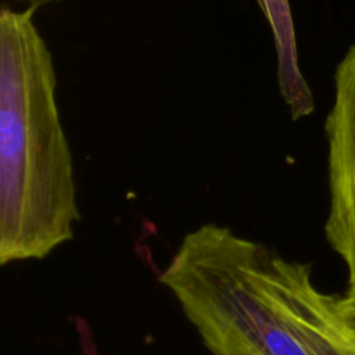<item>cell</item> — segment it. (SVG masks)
I'll return each instance as SVG.
<instances>
[{"label":"cell","mask_w":355,"mask_h":355,"mask_svg":"<svg viewBox=\"0 0 355 355\" xmlns=\"http://www.w3.org/2000/svg\"><path fill=\"white\" fill-rule=\"evenodd\" d=\"M35 11H0L1 265L46 258L80 220L54 60Z\"/></svg>","instance_id":"obj_1"},{"label":"cell","mask_w":355,"mask_h":355,"mask_svg":"<svg viewBox=\"0 0 355 355\" xmlns=\"http://www.w3.org/2000/svg\"><path fill=\"white\" fill-rule=\"evenodd\" d=\"M330 207L324 234L355 286V43L334 73V103L324 122Z\"/></svg>","instance_id":"obj_3"},{"label":"cell","mask_w":355,"mask_h":355,"mask_svg":"<svg viewBox=\"0 0 355 355\" xmlns=\"http://www.w3.org/2000/svg\"><path fill=\"white\" fill-rule=\"evenodd\" d=\"M15 3H24L26 4V7H31V8H40L43 6H49V4H53V3H58L61 0H12Z\"/></svg>","instance_id":"obj_6"},{"label":"cell","mask_w":355,"mask_h":355,"mask_svg":"<svg viewBox=\"0 0 355 355\" xmlns=\"http://www.w3.org/2000/svg\"><path fill=\"white\" fill-rule=\"evenodd\" d=\"M272 31L280 96L294 121L313 112L312 92L301 72L294 21L288 0H257Z\"/></svg>","instance_id":"obj_4"},{"label":"cell","mask_w":355,"mask_h":355,"mask_svg":"<svg viewBox=\"0 0 355 355\" xmlns=\"http://www.w3.org/2000/svg\"><path fill=\"white\" fill-rule=\"evenodd\" d=\"M222 355H355V333L336 295L316 287L309 263L272 258L229 294L219 323Z\"/></svg>","instance_id":"obj_2"},{"label":"cell","mask_w":355,"mask_h":355,"mask_svg":"<svg viewBox=\"0 0 355 355\" xmlns=\"http://www.w3.org/2000/svg\"><path fill=\"white\" fill-rule=\"evenodd\" d=\"M336 304L341 318L355 333V286H348L344 294L336 295Z\"/></svg>","instance_id":"obj_5"}]
</instances>
